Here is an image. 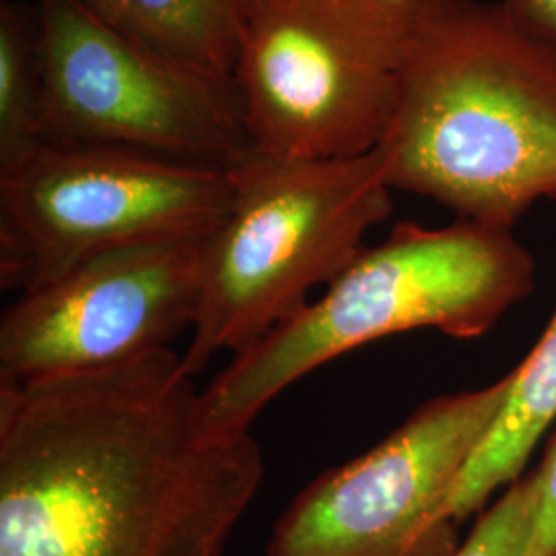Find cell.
Instances as JSON below:
<instances>
[{
  "label": "cell",
  "mask_w": 556,
  "mask_h": 556,
  "mask_svg": "<svg viewBox=\"0 0 556 556\" xmlns=\"http://www.w3.org/2000/svg\"><path fill=\"white\" fill-rule=\"evenodd\" d=\"M194 378L163 349L0 383V556H225L264 459L206 429Z\"/></svg>",
  "instance_id": "cell-1"
},
{
  "label": "cell",
  "mask_w": 556,
  "mask_h": 556,
  "mask_svg": "<svg viewBox=\"0 0 556 556\" xmlns=\"http://www.w3.org/2000/svg\"><path fill=\"white\" fill-rule=\"evenodd\" d=\"M378 151L392 190L514 229L556 200V41L498 0H417Z\"/></svg>",
  "instance_id": "cell-2"
},
{
  "label": "cell",
  "mask_w": 556,
  "mask_h": 556,
  "mask_svg": "<svg viewBox=\"0 0 556 556\" xmlns=\"http://www.w3.org/2000/svg\"><path fill=\"white\" fill-rule=\"evenodd\" d=\"M536 282V264L514 229L456 219L445 227L397 223L365 245L316 301L287 319L202 390V420L227 435L299 379L351 351L415 330L482 337Z\"/></svg>",
  "instance_id": "cell-3"
},
{
  "label": "cell",
  "mask_w": 556,
  "mask_h": 556,
  "mask_svg": "<svg viewBox=\"0 0 556 556\" xmlns=\"http://www.w3.org/2000/svg\"><path fill=\"white\" fill-rule=\"evenodd\" d=\"M231 176L229 213L202 241L199 316L181 355L192 376L298 316L392 215L378 149L346 160H285L252 149Z\"/></svg>",
  "instance_id": "cell-4"
},
{
  "label": "cell",
  "mask_w": 556,
  "mask_h": 556,
  "mask_svg": "<svg viewBox=\"0 0 556 556\" xmlns=\"http://www.w3.org/2000/svg\"><path fill=\"white\" fill-rule=\"evenodd\" d=\"M415 11L417 0H250L233 87L252 147L285 160L376 151Z\"/></svg>",
  "instance_id": "cell-5"
},
{
  "label": "cell",
  "mask_w": 556,
  "mask_h": 556,
  "mask_svg": "<svg viewBox=\"0 0 556 556\" xmlns=\"http://www.w3.org/2000/svg\"><path fill=\"white\" fill-rule=\"evenodd\" d=\"M231 200V169L41 140L0 165V287L23 293L124 245L208 238Z\"/></svg>",
  "instance_id": "cell-6"
},
{
  "label": "cell",
  "mask_w": 556,
  "mask_h": 556,
  "mask_svg": "<svg viewBox=\"0 0 556 556\" xmlns=\"http://www.w3.org/2000/svg\"><path fill=\"white\" fill-rule=\"evenodd\" d=\"M41 139L231 169L254 147L236 87L163 54L80 0H38Z\"/></svg>",
  "instance_id": "cell-7"
},
{
  "label": "cell",
  "mask_w": 556,
  "mask_h": 556,
  "mask_svg": "<svg viewBox=\"0 0 556 556\" xmlns=\"http://www.w3.org/2000/svg\"><path fill=\"white\" fill-rule=\"evenodd\" d=\"M507 392L509 374L420 404L369 452L312 480L273 526L266 556H454L445 503Z\"/></svg>",
  "instance_id": "cell-8"
},
{
  "label": "cell",
  "mask_w": 556,
  "mask_h": 556,
  "mask_svg": "<svg viewBox=\"0 0 556 556\" xmlns=\"http://www.w3.org/2000/svg\"><path fill=\"white\" fill-rule=\"evenodd\" d=\"M202 241L108 250L20 293L0 318V383L98 374L172 349L199 316Z\"/></svg>",
  "instance_id": "cell-9"
},
{
  "label": "cell",
  "mask_w": 556,
  "mask_h": 556,
  "mask_svg": "<svg viewBox=\"0 0 556 556\" xmlns=\"http://www.w3.org/2000/svg\"><path fill=\"white\" fill-rule=\"evenodd\" d=\"M556 420V309L536 346L509 371V392L489 435L457 478L443 516L462 523L498 489L521 477L538 441Z\"/></svg>",
  "instance_id": "cell-10"
},
{
  "label": "cell",
  "mask_w": 556,
  "mask_h": 556,
  "mask_svg": "<svg viewBox=\"0 0 556 556\" xmlns=\"http://www.w3.org/2000/svg\"><path fill=\"white\" fill-rule=\"evenodd\" d=\"M122 31L233 85L250 0H80Z\"/></svg>",
  "instance_id": "cell-11"
},
{
  "label": "cell",
  "mask_w": 556,
  "mask_h": 556,
  "mask_svg": "<svg viewBox=\"0 0 556 556\" xmlns=\"http://www.w3.org/2000/svg\"><path fill=\"white\" fill-rule=\"evenodd\" d=\"M38 7L0 2V165L20 160L41 140Z\"/></svg>",
  "instance_id": "cell-12"
},
{
  "label": "cell",
  "mask_w": 556,
  "mask_h": 556,
  "mask_svg": "<svg viewBox=\"0 0 556 556\" xmlns=\"http://www.w3.org/2000/svg\"><path fill=\"white\" fill-rule=\"evenodd\" d=\"M536 475H521L505 493L482 509L470 536L454 556H526L536 517Z\"/></svg>",
  "instance_id": "cell-13"
},
{
  "label": "cell",
  "mask_w": 556,
  "mask_h": 556,
  "mask_svg": "<svg viewBox=\"0 0 556 556\" xmlns=\"http://www.w3.org/2000/svg\"><path fill=\"white\" fill-rule=\"evenodd\" d=\"M536 475V517L526 556H556V433L544 452Z\"/></svg>",
  "instance_id": "cell-14"
},
{
  "label": "cell",
  "mask_w": 556,
  "mask_h": 556,
  "mask_svg": "<svg viewBox=\"0 0 556 556\" xmlns=\"http://www.w3.org/2000/svg\"><path fill=\"white\" fill-rule=\"evenodd\" d=\"M517 20L556 41V0H498Z\"/></svg>",
  "instance_id": "cell-15"
}]
</instances>
